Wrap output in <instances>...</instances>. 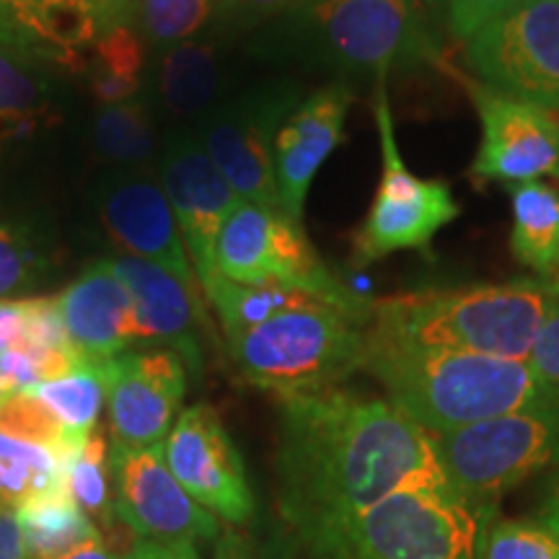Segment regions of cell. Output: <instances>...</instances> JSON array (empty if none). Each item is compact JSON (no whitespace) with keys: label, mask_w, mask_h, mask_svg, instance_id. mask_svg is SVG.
I'll return each mask as SVG.
<instances>
[{"label":"cell","mask_w":559,"mask_h":559,"mask_svg":"<svg viewBox=\"0 0 559 559\" xmlns=\"http://www.w3.org/2000/svg\"><path fill=\"white\" fill-rule=\"evenodd\" d=\"M277 508L300 547L402 489L451 487L430 432L386 396H277Z\"/></svg>","instance_id":"obj_1"},{"label":"cell","mask_w":559,"mask_h":559,"mask_svg":"<svg viewBox=\"0 0 559 559\" xmlns=\"http://www.w3.org/2000/svg\"><path fill=\"white\" fill-rule=\"evenodd\" d=\"M264 45L270 55L332 70L347 86L443 66L428 13L404 0H298L272 19Z\"/></svg>","instance_id":"obj_2"},{"label":"cell","mask_w":559,"mask_h":559,"mask_svg":"<svg viewBox=\"0 0 559 559\" xmlns=\"http://www.w3.org/2000/svg\"><path fill=\"white\" fill-rule=\"evenodd\" d=\"M368 340L366 373L386 400L430 436L559 400L526 360L489 358L396 342Z\"/></svg>","instance_id":"obj_3"},{"label":"cell","mask_w":559,"mask_h":559,"mask_svg":"<svg viewBox=\"0 0 559 559\" xmlns=\"http://www.w3.org/2000/svg\"><path fill=\"white\" fill-rule=\"evenodd\" d=\"M549 304L551 293L539 280L396 293L370 300L366 334L396 345L528 362Z\"/></svg>","instance_id":"obj_4"},{"label":"cell","mask_w":559,"mask_h":559,"mask_svg":"<svg viewBox=\"0 0 559 559\" xmlns=\"http://www.w3.org/2000/svg\"><path fill=\"white\" fill-rule=\"evenodd\" d=\"M498 506H477L453 487L389 495L309 547V559H481Z\"/></svg>","instance_id":"obj_5"},{"label":"cell","mask_w":559,"mask_h":559,"mask_svg":"<svg viewBox=\"0 0 559 559\" xmlns=\"http://www.w3.org/2000/svg\"><path fill=\"white\" fill-rule=\"evenodd\" d=\"M243 381L275 396L337 389L366 370V326L317 300L228 337Z\"/></svg>","instance_id":"obj_6"},{"label":"cell","mask_w":559,"mask_h":559,"mask_svg":"<svg viewBox=\"0 0 559 559\" xmlns=\"http://www.w3.org/2000/svg\"><path fill=\"white\" fill-rule=\"evenodd\" d=\"M215 272L234 283L293 285L368 326L370 300L326 267L304 223L288 218L283 210L239 200L215 241Z\"/></svg>","instance_id":"obj_7"},{"label":"cell","mask_w":559,"mask_h":559,"mask_svg":"<svg viewBox=\"0 0 559 559\" xmlns=\"http://www.w3.org/2000/svg\"><path fill=\"white\" fill-rule=\"evenodd\" d=\"M445 479L461 498L498 506L502 495L559 466V400L432 436Z\"/></svg>","instance_id":"obj_8"},{"label":"cell","mask_w":559,"mask_h":559,"mask_svg":"<svg viewBox=\"0 0 559 559\" xmlns=\"http://www.w3.org/2000/svg\"><path fill=\"white\" fill-rule=\"evenodd\" d=\"M389 83L373 86V117L381 143V179L366 218L353 234L355 262H379L394 251H425L445 226L461 215L451 185L443 179H423L409 171L396 140L394 111L389 104Z\"/></svg>","instance_id":"obj_9"},{"label":"cell","mask_w":559,"mask_h":559,"mask_svg":"<svg viewBox=\"0 0 559 559\" xmlns=\"http://www.w3.org/2000/svg\"><path fill=\"white\" fill-rule=\"evenodd\" d=\"M300 99V86L290 79L251 83L226 96L192 128L239 200L283 210L275 179V138Z\"/></svg>","instance_id":"obj_10"},{"label":"cell","mask_w":559,"mask_h":559,"mask_svg":"<svg viewBox=\"0 0 559 559\" xmlns=\"http://www.w3.org/2000/svg\"><path fill=\"white\" fill-rule=\"evenodd\" d=\"M485 86L559 115V0H519L464 41Z\"/></svg>","instance_id":"obj_11"},{"label":"cell","mask_w":559,"mask_h":559,"mask_svg":"<svg viewBox=\"0 0 559 559\" xmlns=\"http://www.w3.org/2000/svg\"><path fill=\"white\" fill-rule=\"evenodd\" d=\"M115 515L145 542L198 544L218 542L221 523L192 500L164 459V445L124 449L109 443Z\"/></svg>","instance_id":"obj_12"},{"label":"cell","mask_w":559,"mask_h":559,"mask_svg":"<svg viewBox=\"0 0 559 559\" xmlns=\"http://www.w3.org/2000/svg\"><path fill=\"white\" fill-rule=\"evenodd\" d=\"M477 109L481 140L469 177L479 185H523L559 177V115L513 99L477 79L464 81Z\"/></svg>","instance_id":"obj_13"},{"label":"cell","mask_w":559,"mask_h":559,"mask_svg":"<svg viewBox=\"0 0 559 559\" xmlns=\"http://www.w3.org/2000/svg\"><path fill=\"white\" fill-rule=\"evenodd\" d=\"M164 459L192 500L230 526H247L254 519L247 466L218 412L200 402L179 412L164 440Z\"/></svg>","instance_id":"obj_14"},{"label":"cell","mask_w":559,"mask_h":559,"mask_svg":"<svg viewBox=\"0 0 559 559\" xmlns=\"http://www.w3.org/2000/svg\"><path fill=\"white\" fill-rule=\"evenodd\" d=\"M187 366L174 349L132 347L107 360L111 443L124 449L164 445L187 394Z\"/></svg>","instance_id":"obj_15"},{"label":"cell","mask_w":559,"mask_h":559,"mask_svg":"<svg viewBox=\"0 0 559 559\" xmlns=\"http://www.w3.org/2000/svg\"><path fill=\"white\" fill-rule=\"evenodd\" d=\"M160 190L169 200L187 254L205 285L215 272V241L239 194L230 190L192 128L174 130L160 151Z\"/></svg>","instance_id":"obj_16"},{"label":"cell","mask_w":559,"mask_h":559,"mask_svg":"<svg viewBox=\"0 0 559 559\" xmlns=\"http://www.w3.org/2000/svg\"><path fill=\"white\" fill-rule=\"evenodd\" d=\"M353 88L342 81L304 96L275 138V179L280 205L288 218L304 223V205L324 160L345 140Z\"/></svg>","instance_id":"obj_17"},{"label":"cell","mask_w":559,"mask_h":559,"mask_svg":"<svg viewBox=\"0 0 559 559\" xmlns=\"http://www.w3.org/2000/svg\"><path fill=\"white\" fill-rule=\"evenodd\" d=\"M99 213L107 234L128 251V257L158 264L194 285L192 280L198 275L158 181L138 171L115 177L99 194Z\"/></svg>","instance_id":"obj_18"},{"label":"cell","mask_w":559,"mask_h":559,"mask_svg":"<svg viewBox=\"0 0 559 559\" xmlns=\"http://www.w3.org/2000/svg\"><path fill=\"white\" fill-rule=\"evenodd\" d=\"M109 267L132 296L138 347L174 349L185 360L187 373L200 381L205 358L200 342V306L192 285L135 257L109 260Z\"/></svg>","instance_id":"obj_19"},{"label":"cell","mask_w":559,"mask_h":559,"mask_svg":"<svg viewBox=\"0 0 559 559\" xmlns=\"http://www.w3.org/2000/svg\"><path fill=\"white\" fill-rule=\"evenodd\" d=\"M94 0H0V47L81 73L99 37Z\"/></svg>","instance_id":"obj_20"},{"label":"cell","mask_w":559,"mask_h":559,"mask_svg":"<svg viewBox=\"0 0 559 559\" xmlns=\"http://www.w3.org/2000/svg\"><path fill=\"white\" fill-rule=\"evenodd\" d=\"M68 340L83 358L111 360L138 347L135 306L130 290L109 267L94 262L58 296Z\"/></svg>","instance_id":"obj_21"},{"label":"cell","mask_w":559,"mask_h":559,"mask_svg":"<svg viewBox=\"0 0 559 559\" xmlns=\"http://www.w3.org/2000/svg\"><path fill=\"white\" fill-rule=\"evenodd\" d=\"M156 102L177 122L200 120L226 99V70L213 41L192 39L160 52L153 73Z\"/></svg>","instance_id":"obj_22"},{"label":"cell","mask_w":559,"mask_h":559,"mask_svg":"<svg viewBox=\"0 0 559 559\" xmlns=\"http://www.w3.org/2000/svg\"><path fill=\"white\" fill-rule=\"evenodd\" d=\"M47 62L0 47V156L60 120Z\"/></svg>","instance_id":"obj_23"},{"label":"cell","mask_w":559,"mask_h":559,"mask_svg":"<svg viewBox=\"0 0 559 559\" xmlns=\"http://www.w3.org/2000/svg\"><path fill=\"white\" fill-rule=\"evenodd\" d=\"M510 192V251L523 267L549 280L559 267V190L547 181H523Z\"/></svg>","instance_id":"obj_24"},{"label":"cell","mask_w":559,"mask_h":559,"mask_svg":"<svg viewBox=\"0 0 559 559\" xmlns=\"http://www.w3.org/2000/svg\"><path fill=\"white\" fill-rule=\"evenodd\" d=\"M83 75L102 107L135 99L145 79L143 34L132 29V24L102 29L86 55Z\"/></svg>","instance_id":"obj_25"},{"label":"cell","mask_w":559,"mask_h":559,"mask_svg":"<svg viewBox=\"0 0 559 559\" xmlns=\"http://www.w3.org/2000/svg\"><path fill=\"white\" fill-rule=\"evenodd\" d=\"M205 296L218 313L223 332L228 337L254 330V326L264 324V321L280 317V313L300 309V306L317 304V296L311 293L293 288V285L283 283H234V280L213 275L202 285Z\"/></svg>","instance_id":"obj_26"},{"label":"cell","mask_w":559,"mask_h":559,"mask_svg":"<svg viewBox=\"0 0 559 559\" xmlns=\"http://www.w3.org/2000/svg\"><path fill=\"white\" fill-rule=\"evenodd\" d=\"M70 453L0 430V506L16 510L21 502L66 487Z\"/></svg>","instance_id":"obj_27"},{"label":"cell","mask_w":559,"mask_h":559,"mask_svg":"<svg viewBox=\"0 0 559 559\" xmlns=\"http://www.w3.org/2000/svg\"><path fill=\"white\" fill-rule=\"evenodd\" d=\"M13 513L24 531L32 559H58L99 534L88 515L75 506L66 487L21 502Z\"/></svg>","instance_id":"obj_28"},{"label":"cell","mask_w":559,"mask_h":559,"mask_svg":"<svg viewBox=\"0 0 559 559\" xmlns=\"http://www.w3.org/2000/svg\"><path fill=\"white\" fill-rule=\"evenodd\" d=\"M29 394L58 419L70 443L81 445L96 430V419L107 404V360L86 358L68 376L39 383Z\"/></svg>","instance_id":"obj_29"},{"label":"cell","mask_w":559,"mask_h":559,"mask_svg":"<svg viewBox=\"0 0 559 559\" xmlns=\"http://www.w3.org/2000/svg\"><path fill=\"white\" fill-rule=\"evenodd\" d=\"M94 143L104 158L115 164L145 166L153 160L158 148L156 120L148 99H135L102 107L94 120Z\"/></svg>","instance_id":"obj_30"},{"label":"cell","mask_w":559,"mask_h":559,"mask_svg":"<svg viewBox=\"0 0 559 559\" xmlns=\"http://www.w3.org/2000/svg\"><path fill=\"white\" fill-rule=\"evenodd\" d=\"M66 489L94 526L109 528L115 515V489L107 436L94 430L66 464Z\"/></svg>","instance_id":"obj_31"},{"label":"cell","mask_w":559,"mask_h":559,"mask_svg":"<svg viewBox=\"0 0 559 559\" xmlns=\"http://www.w3.org/2000/svg\"><path fill=\"white\" fill-rule=\"evenodd\" d=\"M215 11V0H140L138 21L143 39L164 52L198 39V34L213 21Z\"/></svg>","instance_id":"obj_32"},{"label":"cell","mask_w":559,"mask_h":559,"mask_svg":"<svg viewBox=\"0 0 559 559\" xmlns=\"http://www.w3.org/2000/svg\"><path fill=\"white\" fill-rule=\"evenodd\" d=\"M45 267V249L32 228L0 223V300L32 288Z\"/></svg>","instance_id":"obj_33"},{"label":"cell","mask_w":559,"mask_h":559,"mask_svg":"<svg viewBox=\"0 0 559 559\" xmlns=\"http://www.w3.org/2000/svg\"><path fill=\"white\" fill-rule=\"evenodd\" d=\"M481 559H559V536L536 521L495 519Z\"/></svg>","instance_id":"obj_34"},{"label":"cell","mask_w":559,"mask_h":559,"mask_svg":"<svg viewBox=\"0 0 559 559\" xmlns=\"http://www.w3.org/2000/svg\"><path fill=\"white\" fill-rule=\"evenodd\" d=\"M519 0H445V19L449 32L459 41H466L477 34L481 26L506 13Z\"/></svg>","instance_id":"obj_35"},{"label":"cell","mask_w":559,"mask_h":559,"mask_svg":"<svg viewBox=\"0 0 559 559\" xmlns=\"http://www.w3.org/2000/svg\"><path fill=\"white\" fill-rule=\"evenodd\" d=\"M528 366L542 376L544 381L559 389V298L551 296L547 319H544L534 347H531Z\"/></svg>","instance_id":"obj_36"},{"label":"cell","mask_w":559,"mask_h":559,"mask_svg":"<svg viewBox=\"0 0 559 559\" xmlns=\"http://www.w3.org/2000/svg\"><path fill=\"white\" fill-rule=\"evenodd\" d=\"M26 317H29V298L0 300V353L26 342Z\"/></svg>","instance_id":"obj_37"},{"label":"cell","mask_w":559,"mask_h":559,"mask_svg":"<svg viewBox=\"0 0 559 559\" xmlns=\"http://www.w3.org/2000/svg\"><path fill=\"white\" fill-rule=\"evenodd\" d=\"M0 559H32L16 513L0 506Z\"/></svg>","instance_id":"obj_38"},{"label":"cell","mask_w":559,"mask_h":559,"mask_svg":"<svg viewBox=\"0 0 559 559\" xmlns=\"http://www.w3.org/2000/svg\"><path fill=\"white\" fill-rule=\"evenodd\" d=\"M120 559H202L194 544H158L138 539Z\"/></svg>","instance_id":"obj_39"},{"label":"cell","mask_w":559,"mask_h":559,"mask_svg":"<svg viewBox=\"0 0 559 559\" xmlns=\"http://www.w3.org/2000/svg\"><path fill=\"white\" fill-rule=\"evenodd\" d=\"M94 3H96V13H99L102 29L132 24V21L138 19L140 0H94Z\"/></svg>","instance_id":"obj_40"},{"label":"cell","mask_w":559,"mask_h":559,"mask_svg":"<svg viewBox=\"0 0 559 559\" xmlns=\"http://www.w3.org/2000/svg\"><path fill=\"white\" fill-rule=\"evenodd\" d=\"M213 559H264V555L247 536L236 534V531H226L215 542Z\"/></svg>","instance_id":"obj_41"},{"label":"cell","mask_w":559,"mask_h":559,"mask_svg":"<svg viewBox=\"0 0 559 559\" xmlns=\"http://www.w3.org/2000/svg\"><path fill=\"white\" fill-rule=\"evenodd\" d=\"M298 0H239V9L247 19H275Z\"/></svg>","instance_id":"obj_42"},{"label":"cell","mask_w":559,"mask_h":559,"mask_svg":"<svg viewBox=\"0 0 559 559\" xmlns=\"http://www.w3.org/2000/svg\"><path fill=\"white\" fill-rule=\"evenodd\" d=\"M58 559H120L115 557L109 551L107 544L102 542V536H91V539H86L83 544H79V547H73L70 551H66V555H60Z\"/></svg>","instance_id":"obj_43"},{"label":"cell","mask_w":559,"mask_h":559,"mask_svg":"<svg viewBox=\"0 0 559 559\" xmlns=\"http://www.w3.org/2000/svg\"><path fill=\"white\" fill-rule=\"evenodd\" d=\"M536 523H542L544 528L559 536V479L555 481V487L549 489L547 500L542 502L539 513H536Z\"/></svg>","instance_id":"obj_44"},{"label":"cell","mask_w":559,"mask_h":559,"mask_svg":"<svg viewBox=\"0 0 559 559\" xmlns=\"http://www.w3.org/2000/svg\"><path fill=\"white\" fill-rule=\"evenodd\" d=\"M542 283H544V288L551 293V296L559 298V267H557L555 275H551L549 280H542Z\"/></svg>","instance_id":"obj_45"},{"label":"cell","mask_w":559,"mask_h":559,"mask_svg":"<svg viewBox=\"0 0 559 559\" xmlns=\"http://www.w3.org/2000/svg\"><path fill=\"white\" fill-rule=\"evenodd\" d=\"M215 5L223 9V5H239V0H215Z\"/></svg>","instance_id":"obj_46"},{"label":"cell","mask_w":559,"mask_h":559,"mask_svg":"<svg viewBox=\"0 0 559 559\" xmlns=\"http://www.w3.org/2000/svg\"><path fill=\"white\" fill-rule=\"evenodd\" d=\"M3 402H5V391L0 389V407H3Z\"/></svg>","instance_id":"obj_47"},{"label":"cell","mask_w":559,"mask_h":559,"mask_svg":"<svg viewBox=\"0 0 559 559\" xmlns=\"http://www.w3.org/2000/svg\"><path fill=\"white\" fill-rule=\"evenodd\" d=\"M404 3H419V0H404Z\"/></svg>","instance_id":"obj_48"}]
</instances>
